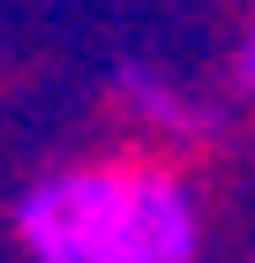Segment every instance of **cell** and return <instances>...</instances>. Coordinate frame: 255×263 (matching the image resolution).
<instances>
[{
    "label": "cell",
    "instance_id": "2",
    "mask_svg": "<svg viewBox=\"0 0 255 263\" xmlns=\"http://www.w3.org/2000/svg\"><path fill=\"white\" fill-rule=\"evenodd\" d=\"M240 83H248V90H255V38L240 45Z\"/></svg>",
    "mask_w": 255,
    "mask_h": 263
},
{
    "label": "cell",
    "instance_id": "1",
    "mask_svg": "<svg viewBox=\"0 0 255 263\" xmlns=\"http://www.w3.org/2000/svg\"><path fill=\"white\" fill-rule=\"evenodd\" d=\"M38 263H195L203 218L165 158H98L38 181L15 211Z\"/></svg>",
    "mask_w": 255,
    "mask_h": 263
}]
</instances>
